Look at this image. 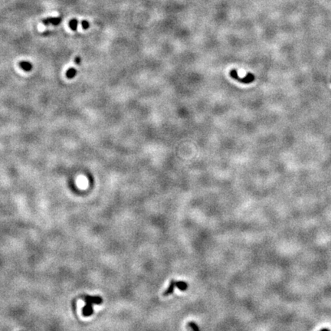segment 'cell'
I'll return each instance as SVG.
<instances>
[{
  "label": "cell",
  "instance_id": "6da1fadb",
  "mask_svg": "<svg viewBox=\"0 0 331 331\" xmlns=\"http://www.w3.org/2000/svg\"><path fill=\"white\" fill-rule=\"evenodd\" d=\"M230 76L232 77V78H234V79H235L236 81L243 84H250L255 81V75H254L253 74L248 73V75H247V76L244 77V78H241V77H239V75H238L237 71L235 70L231 71Z\"/></svg>",
  "mask_w": 331,
  "mask_h": 331
},
{
  "label": "cell",
  "instance_id": "7a4b0ae2",
  "mask_svg": "<svg viewBox=\"0 0 331 331\" xmlns=\"http://www.w3.org/2000/svg\"><path fill=\"white\" fill-rule=\"evenodd\" d=\"M86 303L90 304H101L103 302V299L99 296H87L84 299Z\"/></svg>",
  "mask_w": 331,
  "mask_h": 331
},
{
  "label": "cell",
  "instance_id": "3957f363",
  "mask_svg": "<svg viewBox=\"0 0 331 331\" xmlns=\"http://www.w3.org/2000/svg\"><path fill=\"white\" fill-rule=\"evenodd\" d=\"M62 22V19L59 17H53V18H47L42 21L43 23L45 25H49L50 24L53 25H58Z\"/></svg>",
  "mask_w": 331,
  "mask_h": 331
},
{
  "label": "cell",
  "instance_id": "277c9868",
  "mask_svg": "<svg viewBox=\"0 0 331 331\" xmlns=\"http://www.w3.org/2000/svg\"><path fill=\"white\" fill-rule=\"evenodd\" d=\"M176 286V282L175 280H171L170 283V286L168 287V288L163 292V296H169L170 294H171L173 291H174L175 287Z\"/></svg>",
  "mask_w": 331,
  "mask_h": 331
},
{
  "label": "cell",
  "instance_id": "5b68a950",
  "mask_svg": "<svg viewBox=\"0 0 331 331\" xmlns=\"http://www.w3.org/2000/svg\"><path fill=\"white\" fill-rule=\"evenodd\" d=\"M93 311H94V310H93V305L90 304V303H86V305L84 307L82 310L83 315L85 316H91V315L93 314Z\"/></svg>",
  "mask_w": 331,
  "mask_h": 331
},
{
  "label": "cell",
  "instance_id": "8992f818",
  "mask_svg": "<svg viewBox=\"0 0 331 331\" xmlns=\"http://www.w3.org/2000/svg\"><path fill=\"white\" fill-rule=\"evenodd\" d=\"M19 66L25 71H30L32 69V65L27 61H22L19 62Z\"/></svg>",
  "mask_w": 331,
  "mask_h": 331
},
{
  "label": "cell",
  "instance_id": "52a82bcc",
  "mask_svg": "<svg viewBox=\"0 0 331 331\" xmlns=\"http://www.w3.org/2000/svg\"><path fill=\"white\" fill-rule=\"evenodd\" d=\"M77 74V70L74 67H71L66 71V77L69 79H71V78H75Z\"/></svg>",
  "mask_w": 331,
  "mask_h": 331
},
{
  "label": "cell",
  "instance_id": "ba28073f",
  "mask_svg": "<svg viewBox=\"0 0 331 331\" xmlns=\"http://www.w3.org/2000/svg\"><path fill=\"white\" fill-rule=\"evenodd\" d=\"M176 287H178L179 290H186L188 287V284L185 282L179 281V282H176Z\"/></svg>",
  "mask_w": 331,
  "mask_h": 331
},
{
  "label": "cell",
  "instance_id": "9c48e42d",
  "mask_svg": "<svg viewBox=\"0 0 331 331\" xmlns=\"http://www.w3.org/2000/svg\"><path fill=\"white\" fill-rule=\"evenodd\" d=\"M69 27H70L71 29L73 30V31H76L77 27H78V21H77L76 19H72V20H71L70 22H69Z\"/></svg>",
  "mask_w": 331,
  "mask_h": 331
},
{
  "label": "cell",
  "instance_id": "30bf717a",
  "mask_svg": "<svg viewBox=\"0 0 331 331\" xmlns=\"http://www.w3.org/2000/svg\"><path fill=\"white\" fill-rule=\"evenodd\" d=\"M187 327L188 328H190L192 329V330H199V327L197 326V324H196L195 322H189L187 324Z\"/></svg>",
  "mask_w": 331,
  "mask_h": 331
},
{
  "label": "cell",
  "instance_id": "8fae6325",
  "mask_svg": "<svg viewBox=\"0 0 331 331\" xmlns=\"http://www.w3.org/2000/svg\"><path fill=\"white\" fill-rule=\"evenodd\" d=\"M81 25H82V28H84V29H88L90 26L89 22H88V21H82Z\"/></svg>",
  "mask_w": 331,
  "mask_h": 331
},
{
  "label": "cell",
  "instance_id": "7c38bea8",
  "mask_svg": "<svg viewBox=\"0 0 331 331\" xmlns=\"http://www.w3.org/2000/svg\"><path fill=\"white\" fill-rule=\"evenodd\" d=\"M75 63L78 64V65H79V64L81 63V58H80V57H76V58H75Z\"/></svg>",
  "mask_w": 331,
  "mask_h": 331
}]
</instances>
